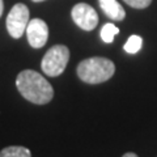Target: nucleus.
<instances>
[{"label":"nucleus","mask_w":157,"mask_h":157,"mask_svg":"<svg viewBox=\"0 0 157 157\" xmlns=\"http://www.w3.org/2000/svg\"><path fill=\"white\" fill-rule=\"evenodd\" d=\"M3 11H4V3H3V0H0V17L3 14Z\"/></svg>","instance_id":"13"},{"label":"nucleus","mask_w":157,"mask_h":157,"mask_svg":"<svg viewBox=\"0 0 157 157\" xmlns=\"http://www.w3.org/2000/svg\"><path fill=\"white\" fill-rule=\"evenodd\" d=\"M118 33H119V29H118L114 24L107 22L101 29V38L105 43H111L113 41H114V37Z\"/></svg>","instance_id":"10"},{"label":"nucleus","mask_w":157,"mask_h":157,"mask_svg":"<svg viewBox=\"0 0 157 157\" xmlns=\"http://www.w3.org/2000/svg\"><path fill=\"white\" fill-rule=\"evenodd\" d=\"M70 60V50L64 45H55L48 50L41 62L42 71L47 76L56 77L64 72Z\"/></svg>","instance_id":"3"},{"label":"nucleus","mask_w":157,"mask_h":157,"mask_svg":"<svg viewBox=\"0 0 157 157\" xmlns=\"http://www.w3.org/2000/svg\"><path fill=\"white\" fill-rule=\"evenodd\" d=\"M123 2L132 8L136 9H144L152 3V0H123Z\"/></svg>","instance_id":"11"},{"label":"nucleus","mask_w":157,"mask_h":157,"mask_svg":"<svg viewBox=\"0 0 157 157\" xmlns=\"http://www.w3.org/2000/svg\"><path fill=\"white\" fill-rule=\"evenodd\" d=\"M98 4L106 16L114 21H122L126 16L123 7L117 0H98Z\"/></svg>","instance_id":"7"},{"label":"nucleus","mask_w":157,"mask_h":157,"mask_svg":"<svg viewBox=\"0 0 157 157\" xmlns=\"http://www.w3.org/2000/svg\"><path fill=\"white\" fill-rule=\"evenodd\" d=\"M26 37L29 45L34 48H41L46 45L48 39V26L41 18H33L28 22Z\"/></svg>","instance_id":"6"},{"label":"nucleus","mask_w":157,"mask_h":157,"mask_svg":"<svg viewBox=\"0 0 157 157\" xmlns=\"http://www.w3.org/2000/svg\"><path fill=\"white\" fill-rule=\"evenodd\" d=\"M16 86L25 100L36 105H46L54 97V89L41 73L33 70L20 72L16 78Z\"/></svg>","instance_id":"1"},{"label":"nucleus","mask_w":157,"mask_h":157,"mask_svg":"<svg viewBox=\"0 0 157 157\" xmlns=\"http://www.w3.org/2000/svg\"><path fill=\"white\" fill-rule=\"evenodd\" d=\"M29 22V9L25 4H14L7 16V30L13 38H21Z\"/></svg>","instance_id":"4"},{"label":"nucleus","mask_w":157,"mask_h":157,"mask_svg":"<svg viewBox=\"0 0 157 157\" xmlns=\"http://www.w3.org/2000/svg\"><path fill=\"white\" fill-rule=\"evenodd\" d=\"M0 157H32V153L25 147L12 145L0 151Z\"/></svg>","instance_id":"8"},{"label":"nucleus","mask_w":157,"mask_h":157,"mask_svg":"<svg viewBox=\"0 0 157 157\" xmlns=\"http://www.w3.org/2000/svg\"><path fill=\"white\" fill-rule=\"evenodd\" d=\"M72 20L82 30L90 32L98 24V14L94 8L86 3H77L71 11Z\"/></svg>","instance_id":"5"},{"label":"nucleus","mask_w":157,"mask_h":157,"mask_svg":"<svg viewBox=\"0 0 157 157\" xmlns=\"http://www.w3.org/2000/svg\"><path fill=\"white\" fill-rule=\"evenodd\" d=\"M115 72V66L110 59L94 56L78 63L77 76L86 84H101L107 81Z\"/></svg>","instance_id":"2"},{"label":"nucleus","mask_w":157,"mask_h":157,"mask_svg":"<svg viewBox=\"0 0 157 157\" xmlns=\"http://www.w3.org/2000/svg\"><path fill=\"white\" fill-rule=\"evenodd\" d=\"M32 2H34V3H41V2H45V0H32Z\"/></svg>","instance_id":"14"},{"label":"nucleus","mask_w":157,"mask_h":157,"mask_svg":"<svg viewBox=\"0 0 157 157\" xmlns=\"http://www.w3.org/2000/svg\"><path fill=\"white\" fill-rule=\"evenodd\" d=\"M141 46H143V38L140 36H131L128 39H127V42L124 43V51L128 52V54H136L140 51Z\"/></svg>","instance_id":"9"},{"label":"nucleus","mask_w":157,"mask_h":157,"mask_svg":"<svg viewBox=\"0 0 157 157\" xmlns=\"http://www.w3.org/2000/svg\"><path fill=\"white\" fill-rule=\"evenodd\" d=\"M122 157H139V156H137L136 153H132V152H127V153H124Z\"/></svg>","instance_id":"12"}]
</instances>
